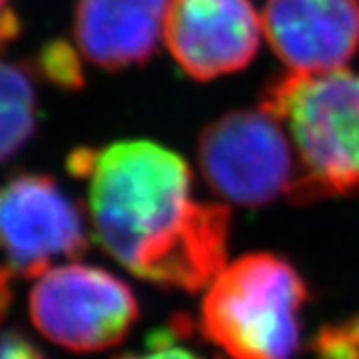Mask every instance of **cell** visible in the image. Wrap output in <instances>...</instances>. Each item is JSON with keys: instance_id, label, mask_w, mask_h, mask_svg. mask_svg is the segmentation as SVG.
<instances>
[{"instance_id": "11", "label": "cell", "mask_w": 359, "mask_h": 359, "mask_svg": "<svg viewBox=\"0 0 359 359\" xmlns=\"http://www.w3.org/2000/svg\"><path fill=\"white\" fill-rule=\"evenodd\" d=\"M320 359H359V316L323 327L316 339Z\"/></svg>"}, {"instance_id": "1", "label": "cell", "mask_w": 359, "mask_h": 359, "mask_svg": "<svg viewBox=\"0 0 359 359\" xmlns=\"http://www.w3.org/2000/svg\"><path fill=\"white\" fill-rule=\"evenodd\" d=\"M68 170L86 184L96 240L136 278L194 294L224 269L230 210L194 198L192 172L176 152L114 142L74 150Z\"/></svg>"}, {"instance_id": "12", "label": "cell", "mask_w": 359, "mask_h": 359, "mask_svg": "<svg viewBox=\"0 0 359 359\" xmlns=\"http://www.w3.org/2000/svg\"><path fill=\"white\" fill-rule=\"evenodd\" d=\"M40 66L44 76H48L52 82L65 88L82 86V74H80L82 70L78 65L76 54L66 42H52L44 46L40 54Z\"/></svg>"}, {"instance_id": "9", "label": "cell", "mask_w": 359, "mask_h": 359, "mask_svg": "<svg viewBox=\"0 0 359 359\" xmlns=\"http://www.w3.org/2000/svg\"><path fill=\"white\" fill-rule=\"evenodd\" d=\"M168 6L170 0H76L78 50L106 70L146 62L164 36Z\"/></svg>"}, {"instance_id": "14", "label": "cell", "mask_w": 359, "mask_h": 359, "mask_svg": "<svg viewBox=\"0 0 359 359\" xmlns=\"http://www.w3.org/2000/svg\"><path fill=\"white\" fill-rule=\"evenodd\" d=\"M0 359H50L20 330L0 332Z\"/></svg>"}, {"instance_id": "15", "label": "cell", "mask_w": 359, "mask_h": 359, "mask_svg": "<svg viewBox=\"0 0 359 359\" xmlns=\"http://www.w3.org/2000/svg\"><path fill=\"white\" fill-rule=\"evenodd\" d=\"M4 8H6V0H0V40L8 39L11 32L16 28V22L4 13Z\"/></svg>"}, {"instance_id": "4", "label": "cell", "mask_w": 359, "mask_h": 359, "mask_svg": "<svg viewBox=\"0 0 359 359\" xmlns=\"http://www.w3.org/2000/svg\"><path fill=\"white\" fill-rule=\"evenodd\" d=\"M88 228L76 202L46 174H18L0 184V321L18 280L88 250Z\"/></svg>"}, {"instance_id": "3", "label": "cell", "mask_w": 359, "mask_h": 359, "mask_svg": "<svg viewBox=\"0 0 359 359\" xmlns=\"http://www.w3.org/2000/svg\"><path fill=\"white\" fill-rule=\"evenodd\" d=\"M306 302V282L287 259L245 254L205 287L200 332L231 359H292Z\"/></svg>"}, {"instance_id": "5", "label": "cell", "mask_w": 359, "mask_h": 359, "mask_svg": "<svg viewBox=\"0 0 359 359\" xmlns=\"http://www.w3.org/2000/svg\"><path fill=\"white\" fill-rule=\"evenodd\" d=\"M198 162L218 196L240 205L297 200L302 166L283 126L266 110L222 116L200 136Z\"/></svg>"}, {"instance_id": "10", "label": "cell", "mask_w": 359, "mask_h": 359, "mask_svg": "<svg viewBox=\"0 0 359 359\" xmlns=\"http://www.w3.org/2000/svg\"><path fill=\"white\" fill-rule=\"evenodd\" d=\"M39 100L32 78L22 66L0 60V160L14 156L32 138Z\"/></svg>"}, {"instance_id": "6", "label": "cell", "mask_w": 359, "mask_h": 359, "mask_svg": "<svg viewBox=\"0 0 359 359\" xmlns=\"http://www.w3.org/2000/svg\"><path fill=\"white\" fill-rule=\"evenodd\" d=\"M28 311L39 334L76 353L118 346L140 316L128 283L108 269L80 262L58 264L36 278Z\"/></svg>"}, {"instance_id": "7", "label": "cell", "mask_w": 359, "mask_h": 359, "mask_svg": "<svg viewBox=\"0 0 359 359\" xmlns=\"http://www.w3.org/2000/svg\"><path fill=\"white\" fill-rule=\"evenodd\" d=\"M262 30L250 0H170L164 40L186 74L214 80L250 65Z\"/></svg>"}, {"instance_id": "8", "label": "cell", "mask_w": 359, "mask_h": 359, "mask_svg": "<svg viewBox=\"0 0 359 359\" xmlns=\"http://www.w3.org/2000/svg\"><path fill=\"white\" fill-rule=\"evenodd\" d=\"M262 28L292 72L344 68L359 46L358 0H268Z\"/></svg>"}, {"instance_id": "2", "label": "cell", "mask_w": 359, "mask_h": 359, "mask_svg": "<svg viewBox=\"0 0 359 359\" xmlns=\"http://www.w3.org/2000/svg\"><path fill=\"white\" fill-rule=\"evenodd\" d=\"M262 110L294 144L302 166L297 200L359 192V76L290 72L269 84Z\"/></svg>"}, {"instance_id": "13", "label": "cell", "mask_w": 359, "mask_h": 359, "mask_svg": "<svg viewBox=\"0 0 359 359\" xmlns=\"http://www.w3.org/2000/svg\"><path fill=\"white\" fill-rule=\"evenodd\" d=\"M114 359H205L198 351L178 344L174 327L160 330L148 337L146 346L138 351H130Z\"/></svg>"}]
</instances>
